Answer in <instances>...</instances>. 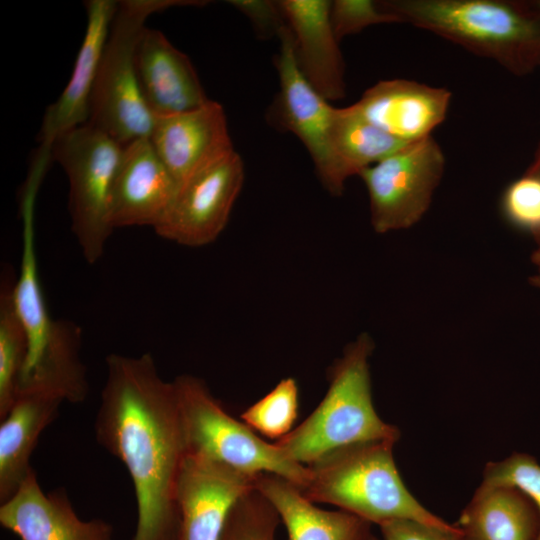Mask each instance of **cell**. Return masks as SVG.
I'll return each instance as SVG.
<instances>
[{
	"mask_svg": "<svg viewBox=\"0 0 540 540\" xmlns=\"http://www.w3.org/2000/svg\"><path fill=\"white\" fill-rule=\"evenodd\" d=\"M95 435L130 475L137 502L132 540H178L187 444L175 385L162 379L150 353L106 357Z\"/></svg>",
	"mask_w": 540,
	"mask_h": 540,
	"instance_id": "obj_1",
	"label": "cell"
},
{
	"mask_svg": "<svg viewBox=\"0 0 540 540\" xmlns=\"http://www.w3.org/2000/svg\"><path fill=\"white\" fill-rule=\"evenodd\" d=\"M400 23L436 34L516 76L540 65V7L518 0H384Z\"/></svg>",
	"mask_w": 540,
	"mask_h": 540,
	"instance_id": "obj_2",
	"label": "cell"
},
{
	"mask_svg": "<svg viewBox=\"0 0 540 540\" xmlns=\"http://www.w3.org/2000/svg\"><path fill=\"white\" fill-rule=\"evenodd\" d=\"M395 442L367 441L335 449L307 466L300 488L314 503H327L372 524L412 519L455 529L426 509L407 489L393 457Z\"/></svg>",
	"mask_w": 540,
	"mask_h": 540,
	"instance_id": "obj_3",
	"label": "cell"
},
{
	"mask_svg": "<svg viewBox=\"0 0 540 540\" xmlns=\"http://www.w3.org/2000/svg\"><path fill=\"white\" fill-rule=\"evenodd\" d=\"M33 206L20 208L22 250L20 271L13 286V301L26 332L28 353L18 391L43 392L64 402L81 403L89 392L81 356V329L68 320L51 317L42 291Z\"/></svg>",
	"mask_w": 540,
	"mask_h": 540,
	"instance_id": "obj_4",
	"label": "cell"
},
{
	"mask_svg": "<svg viewBox=\"0 0 540 540\" xmlns=\"http://www.w3.org/2000/svg\"><path fill=\"white\" fill-rule=\"evenodd\" d=\"M373 350L368 333L346 346L330 368L322 401L302 423L274 442L290 460L308 466L344 446L399 440L400 430L384 422L373 405L369 368Z\"/></svg>",
	"mask_w": 540,
	"mask_h": 540,
	"instance_id": "obj_5",
	"label": "cell"
},
{
	"mask_svg": "<svg viewBox=\"0 0 540 540\" xmlns=\"http://www.w3.org/2000/svg\"><path fill=\"white\" fill-rule=\"evenodd\" d=\"M207 3L203 0L118 1L96 74L89 124L122 146L150 137L154 117L142 99L135 70V50L146 19L172 7Z\"/></svg>",
	"mask_w": 540,
	"mask_h": 540,
	"instance_id": "obj_6",
	"label": "cell"
},
{
	"mask_svg": "<svg viewBox=\"0 0 540 540\" xmlns=\"http://www.w3.org/2000/svg\"><path fill=\"white\" fill-rule=\"evenodd\" d=\"M173 383L187 454L223 464L253 478L261 473H273L299 488L304 486L307 466L290 460L275 443L261 439L243 421L231 416L202 379L184 374Z\"/></svg>",
	"mask_w": 540,
	"mask_h": 540,
	"instance_id": "obj_7",
	"label": "cell"
},
{
	"mask_svg": "<svg viewBox=\"0 0 540 540\" xmlns=\"http://www.w3.org/2000/svg\"><path fill=\"white\" fill-rule=\"evenodd\" d=\"M122 145L88 122L59 136L51 158L69 182L71 230L85 261L102 257L113 231L109 204Z\"/></svg>",
	"mask_w": 540,
	"mask_h": 540,
	"instance_id": "obj_8",
	"label": "cell"
},
{
	"mask_svg": "<svg viewBox=\"0 0 540 540\" xmlns=\"http://www.w3.org/2000/svg\"><path fill=\"white\" fill-rule=\"evenodd\" d=\"M445 156L433 136L406 144L360 173L375 232L415 225L431 205L444 174Z\"/></svg>",
	"mask_w": 540,
	"mask_h": 540,
	"instance_id": "obj_9",
	"label": "cell"
},
{
	"mask_svg": "<svg viewBox=\"0 0 540 540\" xmlns=\"http://www.w3.org/2000/svg\"><path fill=\"white\" fill-rule=\"evenodd\" d=\"M244 178L243 160L233 150L179 187L155 232L183 246L210 244L224 230Z\"/></svg>",
	"mask_w": 540,
	"mask_h": 540,
	"instance_id": "obj_10",
	"label": "cell"
},
{
	"mask_svg": "<svg viewBox=\"0 0 540 540\" xmlns=\"http://www.w3.org/2000/svg\"><path fill=\"white\" fill-rule=\"evenodd\" d=\"M279 49L274 63L279 91L267 115L277 128L293 133L305 146L323 187L332 195L333 162L329 136L334 108L300 71L291 31L286 26L278 35Z\"/></svg>",
	"mask_w": 540,
	"mask_h": 540,
	"instance_id": "obj_11",
	"label": "cell"
},
{
	"mask_svg": "<svg viewBox=\"0 0 540 540\" xmlns=\"http://www.w3.org/2000/svg\"><path fill=\"white\" fill-rule=\"evenodd\" d=\"M118 1H85L87 26L68 84L43 117L39 150L31 167L45 171L54 141L62 134L88 122L90 101L101 55Z\"/></svg>",
	"mask_w": 540,
	"mask_h": 540,
	"instance_id": "obj_12",
	"label": "cell"
},
{
	"mask_svg": "<svg viewBox=\"0 0 540 540\" xmlns=\"http://www.w3.org/2000/svg\"><path fill=\"white\" fill-rule=\"evenodd\" d=\"M179 187L149 137L122 146L109 204L112 229L151 226L170 208Z\"/></svg>",
	"mask_w": 540,
	"mask_h": 540,
	"instance_id": "obj_13",
	"label": "cell"
},
{
	"mask_svg": "<svg viewBox=\"0 0 540 540\" xmlns=\"http://www.w3.org/2000/svg\"><path fill=\"white\" fill-rule=\"evenodd\" d=\"M149 138L178 187L235 150L224 108L210 99L194 110L154 118Z\"/></svg>",
	"mask_w": 540,
	"mask_h": 540,
	"instance_id": "obj_14",
	"label": "cell"
},
{
	"mask_svg": "<svg viewBox=\"0 0 540 540\" xmlns=\"http://www.w3.org/2000/svg\"><path fill=\"white\" fill-rule=\"evenodd\" d=\"M253 477L217 462L187 454L178 484V540H220L234 503Z\"/></svg>",
	"mask_w": 540,
	"mask_h": 540,
	"instance_id": "obj_15",
	"label": "cell"
},
{
	"mask_svg": "<svg viewBox=\"0 0 540 540\" xmlns=\"http://www.w3.org/2000/svg\"><path fill=\"white\" fill-rule=\"evenodd\" d=\"M142 99L154 118L194 110L206 96L189 57L159 30L145 27L135 50Z\"/></svg>",
	"mask_w": 540,
	"mask_h": 540,
	"instance_id": "obj_16",
	"label": "cell"
},
{
	"mask_svg": "<svg viewBox=\"0 0 540 540\" xmlns=\"http://www.w3.org/2000/svg\"><path fill=\"white\" fill-rule=\"evenodd\" d=\"M0 523L20 540H113V526L82 520L62 488L45 493L33 470L17 492L0 504Z\"/></svg>",
	"mask_w": 540,
	"mask_h": 540,
	"instance_id": "obj_17",
	"label": "cell"
},
{
	"mask_svg": "<svg viewBox=\"0 0 540 540\" xmlns=\"http://www.w3.org/2000/svg\"><path fill=\"white\" fill-rule=\"evenodd\" d=\"M451 92L407 79L379 81L353 105L370 123L409 144L428 136L446 118Z\"/></svg>",
	"mask_w": 540,
	"mask_h": 540,
	"instance_id": "obj_18",
	"label": "cell"
},
{
	"mask_svg": "<svg viewBox=\"0 0 540 540\" xmlns=\"http://www.w3.org/2000/svg\"><path fill=\"white\" fill-rule=\"evenodd\" d=\"M292 38L296 63L327 101L346 94L345 67L331 20L328 0H279Z\"/></svg>",
	"mask_w": 540,
	"mask_h": 540,
	"instance_id": "obj_19",
	"label": "cell"
},
{
	"mask_svg": "<svg viewBox=\"0 0 540 540\" xmlns=\"http://www.w3.org/2000/svg\"><path fill=\"white\" fill-rule=\"evenodd\" d=\"M253 487L275 508L288 540H380L372 523L350 512L328 511L307 499L288 479L261 473Z\"/></svg>",
	"mask_w": 540,
	"mask_h": 540,
	"instance_id": "obj_20",
	"label": "cell"
},
{
	"mask_svg": "<svg viewBox=\"0 0 540 540\" xmlns=\"http://www.w3.org/2000/svg\"><path fill=\"white\" fill-rule=\"evenodd\" d=\"M64 401L42 392H21L0 424V503L10 499L33 471L30 458L44 429Z\"/></svg>",
	"mask_w": 540,
	"mask_h": 540,
	"instance_id": "obj_21",
	"label": "cell"
},
{
	"mask_svg": "<svg viewBox=\"0 0 540 540\" xmlns=\"http://www.w3.org/2000/svg\"><path fill=\"white\" fill-rule=\"evenodd\" d=\"M455 526L462 540H537L540 515L519 489L481 484Z\"/></svg>",
	"mask_w": 540,
	"mask_h": 540,
	"instance_id": "obj_22",
	"label": "cell"
},
{
	"mask_svg": "<svg viewBox=\"0 0 540 540\" xmlns=\"http://www.w3.org/2000/svg\"><path fill=\"white\" fill-rule=\"evenodd\" d=\"M333 162V196H341L347 179L405 146L366 120L354 107L334 108L329 136Z\"/></svg>",
	"mask_w": 540,
	"mask_h": 540,
	"instance_id": "obj_23",
	"label": "cell"
},
{
	"mask_svg": "<svg viewBox=\"0 0 540 540\" xmlns=\"http://www.w3.org/2000/svg\"><path fill=\"white\" fill-rule=\"evenodd\" d=\"M14 271L5 268L0 286V420L11 409L24 368L28 342L13 301Z\"/></svg>",
	"mask_w": 540,
	"mask_h": 540,
	"instance_id": "obj_24",
	"label": "cell"
},
{
	"mask_svg": "<svg viewBox=\"0 0 540 540\" xmlns=\"http://www.w3.org/2000/svg\"><path fill=\"white\" fill-rule=\"evenodd\" d=\"M299 389L293 377L280 380L273 389L240 415L255 433L275 441L293 429L298 417Z\"/></svg>",
	"mask_w": 540,
	"mask_h": 540,
	"instance_id": "obj_25",
	"label": "cell"
},
{
	"mask_svg": "<svg viewBox=\"0 0 540 540\" xmlns=\"http://www.w3.org/2000/svg\"><path fill=\"white\" fill-rule=\"evenodd\" d=\"M279 523L273 505L252 488L232 506L220 540H276Z\"/></svg>",
	"mask_w": 540,
	"mask_h": 540,
	"instance_id": "obj_26",
	"label": "cell"
},
{
	"mask_svg": "<svg viewBox=\"0 0 540 540\" xmlns=\"http://www.w3.org/2000/svg\"><path fill=\"white\" fill-rule=\"evenodd\" d=\"M481 484L519 489L533 502L540 515V464L533 456L513 453L502 461L488 462ZM537 540H540V533Z\"/></svg>",
	"mask_w": 540,
	"mask_h": 540,
	"instance_id": "obj_27",
	"label": "cell"
},
{
	"mask_svg": "<svg viewBox=\"0 0 540 540\" xmlns=\"http://www.w3.org/2000/svg\"><path fill=\"white\" fill-rule=\"evenodd\" d=\"M502 212L513 225L540 236V176L527 171L504 191Z\"/></svg>",
	"mask_w": 540,
	"mask_h": 540,
	"instance_id": "obj_28",
	"label": "cell"
},
{
	"mask_svg": "<svg viewBox=\"0 0 540 540\" xmlns=\"http://www.w3.org/2000/svg\"><path fill=\"white\" fill-rule=\"evenodd\" d=\"M330 20L339 41L372 25L400 23L395 15L382 9L378 1L372 0L331 1Z\"/></svg>",
	"mask_w": 540,
	"mask_h": 540,
	"instance_id": "obj_29",
	"label": "cell"
},
{
	"mask_svg": "<svg viewBox=\"0 0 540 540\" xmlns=\"http://www.w3.org/2000/svg\"><path fill=\"white\" fill-rule=\"evenodd\" d=\"M228 3L249 19L261 38L278 37L287 26L279 1L229 0Z\"/></svg>",
	"mask_w": 540,
	"mask_h": 540,
	"instance_id": "obj_30",
	"label": "cell"
},
{
	"mask_svg": "<svg viewBox=\"0 0 540 540\" xmlns=\"http://www.w3.org/2000/svg\"><path fill=\"white\" fill-rule=\"evenodd\" d=\"M383 540H462L460 530L444 529L412 519H396L379 525Z\"/></svg>",
	"mask_w": 540,
	"mask_h": 540,
	"instance_id": "obj_31",
	"label": "cell"
},
{
	"mask_svg": "<svg viewBox=\"0 0 540 540\" xmlns=\"http://www.w3.org/2000/svg\"><path fill=\"white\" fill-rule=\"evenodd\" d=\"M529 172L535 173L540 176V145L535 155V160L528 169Z\"/></svg>",
	"mask_w": 540,
	"mask_h": 540,
	"instance_id": "obj_32",
	"label": "cell"
},
{
	"mask_svg": "<svg viewBox=\"0 0 540 540\" xmlns=\"http://www.w3.org/2000/svg\"><path fill=\"white\" fill-rule=\"evenodd\" d=\"M531 281L534 286L540 288V269L538 274L532 277Z\"/></svg>",
	"mask_w": 540,
	"mask_h": 540,
	"instance_id": "obj_33",
	"label": "cell"
},
{
	"mask_svg": "<svg viewBox=\"0 0 540 540\" xmlns=\"http://www.w3.org/2000/svg\"><path fill=\"white\" fill-rule=\"evenodd\" d=\"M533 261L540 267V248L534 252Z\"/></svg>",
	"mask_w": 540,
	"mask_h": 540,
	"instance_id": "obj_34",
	"label": "cell"
},
{
	"mask_svg": "<svg viewBox=\"0 0 540 540\" xmlns=\"http://www.w3.org/2000/svg\"><path fill=\"white\" fill-rule=\"evenodd\" d=\"M536 2H537V4H538V6L540 7V0H537Z\"/></svg>",
	"mask_w": 540,
	"mask_h": 540,
	"instance_id": "obj_35",
	"label": "cell"
}]
</instances>
